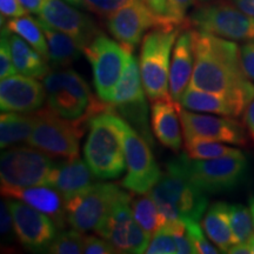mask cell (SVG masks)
I'll return each mask as SVG.
<instances>
[{
    "label": "cell",
    "mask_w": 254,
    "mask_h": 254,
    "mask_svg": "<svg viewBox=\"0 0 254 254\" xmlns=\"http://www.w3.org/2000/svg\"><path fill=\"white\" fill-rule=\"evenodd\" d=\"M36 123V114L2 112L0 117V147L27 141Z\"/></svg>",
    "instance_id": "obj_28"
},
{
    "label": "cell",
    "mask_w": 254,
    "mask_h": 254,
    "mask_svg": "<svg viewBox=\"0 0 254 254\" xmlns=\"http://www.w3.org/2000/svg\"><path fill=\"white\" fill-rule=\"evenodd\" d=\"M145 94L146 92L142 84L139 60H136L133 53H131L127 59L122 78L114 91L112 103L110 105L118 106V105L146 99Z\"/></svg>",
    "instance_id": "obj_27"
},
{
    "label": "cell",
    "mask_w": 254,
    "mask_h": 254,
    "mask_svg": "<svg viewBox=\"0 0 254 254\" xmlns=\"http://www.w3.org/2000/svg\"><path fill=\"white\" fill-rule=\"evenodd\" d=\"M152 131L161 145L178 152L183 146V125L179 113V103L173 99L152 101Z\"/></svg>",
    "instance_id": "obj_20"
},
{
    "label": "cell",
    "mask_w": 254,
    "mask_h": 254,
    "mask_svg": "<svg viewBox=\"0 0 254 254\" xmlns=\"http://www.w3.org/2000/svg\"><path fill=\"white\" fill-rule=\"evenodd\" d=\"M0 233H1L2 241H5L6 244L11 243L13 239V218H12L7 200H2L0 204Z\"/></svg>",
    "instance_id": "obj_39"
},
{
    "label": "cell",
    "mask_w": 254,
    "mask_h": 254,
    "mask_svg": "<svg viewBox=\"0 0 254 254\" xmlns=\"http://www.w3.org/2000/svg\"><path fill=\"white\" fill-rule=\"evenodd\" d=\"M124 192L116 184H93L80 194L66 200L67 224L82 233L88 231L99 233Z\"/></svg>",
    "instance_id": "obj_10"
},
{
    "label": "cell",
    "mask_w": 254,
    "mask_h": 254,
    "mask_svg": "<svg viewBox=\"0 0 254 254\" xmlns=\"http://www.w3.org/2000/svg\"><path fill=\"white\" fill-rule=\"evenodd\" d=\"M196 5V0H167V17L177 26L186 27L187 13Z\"/></svg>",
    "instance_id": "obj_37"
},
{
    "label": "cell",
    "mask_w": 254,
    "mask_h": 254,
    "mask_svg": "<svg viewBox=\"0 0 254 254\" xmlns=\"http://www.w3.org/2000/svg\"><path fill=\"white\" fill-rule=\"evenodd\" d=\"M238 8L254 18V0H230Z\"/></svg>",
    "instance_id": "obj_45"
},
{
    "label": "cell",
    "mask_w": 254,
    "mask_h": 254,
    "mask_svg": "<svg viewBox=\"0 0 254 254\" xmlns=\"http://www.w3.org/2000/svg\"><path fill=\"white\" fill-rule=\"evenodd\" d=\"M55 166L49 155L32 146L9 148L0 158L1 185L49 186Z\"/></svg>",
    "instance_id": "obj_12"
},
{
    "label": "cell",
    "mask_w": 254,
    "mask_h": 254,
    "mask_svg": "<svg viewBox=\"0 0 254 254\" xmlns=\"http://www.w3.org/2000/svg\"><path fill=\"white\" fill-rule=\"evenodd\" d=\"M146 4L148 5V7H150L152 11H153V13L155 15H158L159 18L164 19V20L168 21V23L173 24L172 21L170 20L167 17V0H145ZM174 25V24H173ZM177 26V25H176Z\"/></svg>",
    "instance_id": "obj_43"
},
{
    "label": "cell",
    "mask_w": 254,
    "mask_h": 254,
    "mask_svg": "<svg viewBox=\"0 0 254 254\" xmlns=\"http://www.w3.org/2000/svg\"><path fill=\"white\" fill-rule=\"evenodd\" d=\"M37 19L45 33L50 50V62L52 65L59 68L71 66L81 56V52H84L81 47L66 33L51 26L39 17Z\"/></svg>",
    "instance_id": "obj_24"
},
{
    "label": "cell",
    "mask_w": 254,
    "mask_h": 254,
    "mask_svg": "<svg viewBox=\"0 0 254 254\" xmlns=\"http://www.w3.org/2000/svg\"><path fill=\"white\" fill-rule=\"evenodd\" d=\"M194 46L192 32L183 30L178 36L173 50L170 68V94L177 103L182 99L184 92L189 87L194 69Z\"/></svg>",
    "instance_id": "obj_21"
},
{
    "label": "cell",
    "mask_w": 254,
    "mask_h": 254,
    "mask_svg": "<svg viewBox=\"0 0 254 254\" xmlns=\"http://www.w3.org/2000/svg\"><path fill=\"white\" fill-rule=\"evenodd\" d=\"M186 27L233 41L254 39V18L224 0L206 1L193 9Z\"/></svg>",
    "instance_id": "obj_8"
},
{
    "label": "cell",
    "mask_w": 254,
    "mask_h": 254,
    "mask_svg": "<svg viewBox=\"0 0 254 254\" xmlns=\"http://www.w3.org/2000/svg\"><path fill=\"white\" fill-rule=\"evenodd\" d=\"M132 196L133 193L124 192L98 233L109 240L118 253H146L151 241V234L144 231L133 215Z\"/></svg>",
    "instance_id": "obj_13"
},
{
    "label": "cell",
    "mask_w": 254,
    "mask_h": 254,
    "mask_svg": "<svg viewBox=\"0 0 254 254\" xmlns=\"http://www.w3.org/2000/svg\"><path fill=\"white\" fill-rule=\"evenodd\" d=\"M194 46V69L190 86L215 93L244 111L254 98V82L244 72L240 47L233 40L190 28Z\"/></svg>",
    "instance_id": "obj_1"
},
{
    "label": "cell",
    "mask_w": 254,
    "mask_h": 254,
    "mask_svg": "<svg viewBox=\"0 0 254 254\" xmlns=\"http://www.w3.org/2000/svg\"><path fill=\"white\" fill-rule=\"evenodd\" d=\"M8 34L9 31L7 28H2L1 41H0V79L12 77L18 72L14 66L13 58H12Z\"/></svg>",
    "instance_id": "obj_36"
},
{
    "label": "cell",
    "mask_w": 254,
    "mask_h": 254,
    "mask_svg": "<svg viewBox=\"0 0 254 254\" xmlns=\"http://www.w3.org/2000/svg\"><path fill=\"white\" fill-rule=\"evenodd\" d=\"M202 228L221 253H227L234 244L226 202L218 201L209 206L202 219Z\"/></svg>",
    "instance_id": "obj_26"
},
{
    "label": "cell",
    "mask_w": 254,
    "mask_h": 254,
    "mask_svg": "<svg viewBox=\"0 0 254 254\" xmlns=\"http://www.w3.org/2000/svg\"><path fill=\"white\" fill-rule=\"evenodd\" d=\"M47 107L63 118L88 123L95 113L111 106L93 97L84 78L73 69L52 71L44 78Z\"/></svg>",
    "instance_id": "obj_4"
},
{
    "label": "cell",
    "mask_w": 254,
    "mask_h": 254,
    "mask_svg": "<svg viewBox=\"0 0 254 254\" xmlns=\"http://www.w3.org/2000/svg\"><path fill=\"white\" fill-rule=\"evenodd\" d=\"M1 194L5 198L18 199L41 213L49 215L58 228H65L67 225L65 199L55 187L40 186H7L1 185Z\"/></svg>",
    "instance_id": "obj_19"
},
{
    "label": "cell",
    "mask_w": 254,
    "mask_h": 254,
    "mask_svg": "<svg viewBox=\"0 0 254 254\" xmlns=\"http://www.w3.org/2000/svg\"><path fill=\"white\" fill-rule=\"evenodd\" d=\"M147 254H173L178 253L176 238L173 233V222L166 221L152 236L150 245L146 250Z\"/></svg>",
    "instance_id": "obj_34"
},
{
    "label": "cell",
    "mask_w": 254,
    "mask_h": 254,
    "mask_svg": "<svg viewBox=\"0 0 254 254\" xmlns=\"http://www.w3.org/2000/svg\"><path fill=\"white\" fill-rule=\"evenodd\" d=\"M113 118L122 132L125 148L127 174L122 185L136 194L150 192L163 173L152 153V146L116 111Z\"/></svg>",
    "instance_id": "obj_9"
},
{
    "label": "cell",
    "mask_w": 254,
    "mask_h": 254,
    "mask_svg": "<svg viewBox=\"0 0 254 254\" xmlns=\"http://www.w3.org/2000/svg\"><path fill=\"white\" fill-rule=\"evenodd\" d=\"M185 152L192 159H214L221 157H241L243 152L224 142L193 138L185 140Z\"/></svg>",
    "instance_id": "obj_31"
},
{
    "label": "cell",
    "mask_w": 254,
    "mask_h": 254,
    "mask_svg": "<svg viewBox=\"0 0 254 254\" xmlns=\"http://www.w3.org/2000/svg\"><path fill=\"white\" fill-rule=\"evenodd\" d=\"M65 1L68 2V4L73 5V6H75V7H81V8L86 7L85 0H65Z\"/></svg>",
    "instance_id": "obj_48"
},
{
    "label": "cell",
    "mask_w": 254,
    "mask_h": 254,
    "mask_svg": "<svg viewBox=\"0 0 254 254\" xmlns=\"http://www.w3.org/2000/svg\"><path fill=\"white\" fill-rule=\"evenodd\" d=\"M5 27L12 33L23 38L37 52H39L46 62H50L49 44L43 28L38 23V19H33L27 14L24 17L12 18L6 23Z\"/></svg>",
    "instance_id": "obj_29"
},
{
    "label": "cell",
    "mask_w": 254,
    "mask_h": 254,
    "mask_svg": "<svg viewBox=\"0 0 254 254\" xmlns=\"http://www.w3.org/2000/svg\"><path fill=\"white\" fill-rule=\"evenodd\" d=\"M179 104L184 109L193 112H205L218 114V116L238 118L244 113V110L236 103L222 97V95L209 93V92L196 90L194 87L186 88Z\"/></svg>",
    "instance_id": "obj_23"
},
{
    "label": "cell",
    "mask_w": 254,
    "mask_h": 254,
    "mask_svg": "<svg viewBox=\"0 0 254 254\" xmlns=\"http://www.w3.org/2000/svg\"><path fill=\"white\" fill-rule=\"evenodd\" d=\"M185 227L189 234L190 241H192L193 247L195 250V254H217L220 253V250L212 245L209 241L206 239L201 226L199 221H187L185 222Z\"/></svg>",
    "instance_id": "obj_35"
},
{
    "label": "cell",
    "mask_w": 254,
    "mask_h": 254,
    "mask_svg": "<svg viewBox=\"0 0 254 254\" xmlns=\"http://www.w3.org/2000/svg\"><path fill=\"white\" fill-rule=\"evenodd\" d=\"M74 7L63 0H45L38 17L74 39L84 51L101 32L87 14Z\"/></svg>",
    "instance_id": "obj_17"
},
{
    "label": "cell",
    "mask_w": 254,
    "mask_h": 254,
    "mask_svg": "<svg viewBox=\"0 0 254 254\" xmlns=\"http://www.w3.org/2000/svg\"><path fill=\"white\" fill-rule=\"evenodd\" d=\"M247 243H249V245L251 247V253L254 254V233L252 234V236H251V238L249 239V241H247Z\"/></svg>",
    "instance_id": "obj_49"
},
{
    "label": "cell",
    "mask_w": 254,
    "mask_h": 254,
    "mask_svg": "<svg viewBox=\"0 0 254 254\" xmlns=\"http://www.w3.org/2000/svg\"><path fill=\"white\" fill-rule=\"evenodd\" d=\"M240 59L247 78L254 82V39L240 46Z\"/></svg>",
    "instance_id": "obj_41"
},
{
    "label": "cell",
    "mask_w": 254,
    "mask_h": 254,
    "mask_svg": "<svg viewBox=\"0 0 254 254\" xmlns=\"http://www.w3.org/2000/svg\"><path fill=\"white\" fill-rule=\"evenodd\" d=\"M200 1H202V2H206V1H209V0H200Z\"/></svg>",
    "instance_id": "obj_51"
},
{
    "label": "cell",
    "mask_w": 254,
    "mask_h": 254,
    "mask_svg": "<svg viewBox=\"0 0 254 254\" xmlns=\"http://www.w3.org/2000/svg\"><path fill=\"white\" fill-rule=\"evenodd\" d=\"M176 159L190 182L206 194L236 190L245 182L249 173V161L245 155L192 159L185 153Z\"/></svg>",
    "instance_id": "obj_6"
},
{
    "label": "cell",
    "mask_w": 254,
    "mask_h": 254,
    "mask_svg": "<svg viewBox=\"0 0 254 254\" xmlns=\"http://www.w3.org/2000/svg\"><path fill=\"white\" fill-rule=\"evenodd\" d=\"M168 25L173 24L155 15L145 0H128L106 17V27L111 36L132 52L150 28Z\"/></svg>",
    "instance_id": "obj_14"
},
{
    "label": "cell",
    "mask_w": 254,
    "mask_h": 254,
    "mask_svg": "<svg viewBox=\"0 0 254 254\" xmlns=\"http://www.w3.org/2000/svg\"><path fill=\"white\" fill-rule=\"evenodd\" d=\"M250 209H251V213H252L253 225H254V198L250 199Z\"/></svg>",
    "instance_id": "obj_50"
},
{
    "label": "cell",
    "mask_w": 254,
    "mask_h": 254,
    "mask_svg": "<svg viewBox=\"0 0 254 254\" xmlns=\"http://www.w3.org/2000/svg\"><path fill=\"white\" fill-rule=\"evenodd\" d=\"M179 31L176 25L155 27L142 39L139 67L146 95L151 101L172 99L170 94L171 53Z\"/></svg>",
    "instance_id": "obj_5"
},
{
    "label": "cell",
    "mask_w": 254,
    "mask_h": 254,
    "mask_svg": "<svg viewBox=\"0 0 254 254\" xmlns=\"http://www.w3.org/2000/svg\"><path fill=\"white\" fill-rule=\"evenodd\" d=\"M86 237L78 230L60 231L57 233L47 253L53 254H80L84 253Z\"/></svg>",
    "instance_id": "obj_33"
},
{
    "label": "cell",
    "mask_w": 254,
    "mask_h": 254,
    "mask_svg": "<svg viewBox=\"0 0 254 254\" xmlns=\"http://www.w3.org/2000/svg\"><path fill=\"white\" fill-rule=\"evenodd\" d=\"M128 0H85L86 8L100 17H109L117 9L123 7Z\"/></svg>",
    "instance_id": "obj_38"
},
{
    "label": "cell",
    "mask_w": 254,
    "mask_h": 254,
    "mask_svg": "<svg viewBox=\"0 0 254 254\" xmlns=\"http://www.w3.org/2000/svg\"><path fill=\"white\" fill-rule=\"evenodd\" d=\"M244 123H245V127L247 132H249L251 140L254 144V98L247 105L245 110V116H244Z\"/></svg>",
    "instance_id": "obj_44"
},
{
    "label": "cell",
    "mask_w": 254,
    "mask_h": 254,
    "mask_svg": "<svg viewBox=\"0 0 254 254\" xmlns=\"http://www.w3.org/2000/svg\"><path fill=\"white\" fill-rule=\"evenodd\" d=\"M183 133L185 140L193 138L208 139L237 146L247 145L245 127L236 118L214 117L190 112L179 104Z\"/></svg>",
    "instance_id": "obj_16"
},
{
    "label": "cell",
    "mask_w": 254,
    "mask_h": 254,
    "mask_svg": "<svg viewBox=\"0 0 254 254\" xmlns=\"http://www.w3.org/2000/svg\"><path fill=\"white\" fill-rule=\"evenodd\" d=\"M0 12L1 18H19L28 13L20 0H0Z\"/></svg>",
    "instance_id": "obj_42"
},
{
    "label": "cell",
    "mask_w": 254,
    "mask_h": 254,
    "mask_svg": "<svg viewBox=\"0 0 254 254\" xmlns=\"http://www.w3.org/2000/svg\"><path fill=\"white\" fill-rule=\"evenodd\" d=\"M7 202L19 243L31 252H47L57 236L55 221L20 200L7 198Z\"/></svg>",
    "instance_id": "obj_15"
},
{
    "label": "cell",
    "mask_w": 254,
    "mask_h": 254,
    "mask_svg": "<svg viewBox=\"0 0 254 254\" xmlns=\"http://www.w3.org/2000/svg\"><path fill=\"white\" fill-rule=\"evenodd\" d=\"M9 46L17 71L27 77L44 79L50 73L47 62L18 34L9 32Z\"/></svg>",
    "instance_id": "obj_25"
},
{
    "label": "cell",
    "mask_w": 254,
    "mask_h": 254,
    "mask_svg": "<svg viewBox=\"0 0 254 254\" xmlns=\"http://www.w3.org/2000/svg\"><path fill=\"white\" fill-rule=\"evenodd\" d=\"M167 221H200L208 206L207 194L184 173L177 159L166 165L157 184L150 190Z\"/></svg>",
    "instance_id": "obj_2"
},
{
    "label": "cell",
    "mask_w": 254,
    "mask_h": 254,
    "mask_svg": "<svg viewBox=\"0 0 254 254\" xmlns=\"http://www.w3.org/2000/svg\"><path fill=\"white\" fill-rule=\"evenodd\" d=\"M131 207L136 222L151 236L167 221L150 192L132 196Z\"/></svg>",
    "instance_id": "obj_30"
},
{
    "label": "cell",
    "mask_w": 254,
    "mask_h": 254,
    "mask_svg": "<svg viewBox=\"0 0 254 254\" xmlns=\"http://www.w3.org/2000/svg\"><path fill=\"white\" fill-rule=\"evenodd\" d=\"M228 215L234 244L247 243L254 233L253 217L251 209L240 204L228 205Z\"/></svg>",
    "instance_id": "obj_32"
},
{
    "label": "cell",
    "mask_w": 254,
    "mask_h": 254,
    "mask_svg": "<svg viewBox=\"0 0 254 254\" xmlns=\"http://www.w3.org/2000/svg\"><path fill=\"white\" fill-rule=\"evenodd\" d=\"M84 253L86 254H113L118 253L114 246L110 243L109 240L101 239L99 237L90 236L86 237V241H85Z\"/></svg>",
    "instance_id": "obj_40"
},
{
    "label": "cell",
    "mask_w": 254,
    "mask_h": 254,
    "mask_svg": "<svg viewBox=\"0 0 254 254\" xmlns=\"http://www.w3.org/2000/svg\"><path fill=\"white\" fill-rule=\"evenodd\" d=\"M111 105L103 112L95 113L88 119L90 128L84 146L85 160L98 179H117L126 168L125 148L122 132L113 118Z\"/></svg>",
    "instance_id": "obj_3"
},
{
    "label": "cell",
    "mask_w": 254,
    "mask_h": 254,
    "mask_svg": "<svg viewBox=\"0 0 254 254\" xmlns=\"http://www.w3.org/2000/svg\"><path fill=\"white\" fill-rule=\"evenodd\" d=\"M230 254H251V247L249 243H239L233 244L228 250Z\"/></svg>",
    "instance_id": "obj_47"
},
{
    "label": "cell",
    "mask_w": 254,
    "mask_h": 254,
    "mask_svg": "<svg viewBox=\"0 0 254 254\" xmlns=\"http://www.w3.org/2000/svg\"><path fill=\"white\" fill-rule=\"evenodd\" d=\"M45 100V85L37 78L14 74L0 81L1 112L36 113L41 110Z\"/></svg>",
    "instance_id": "obj_18"
},
{
    "label": "cell",
    "mask_w": 254,
    "mask_h": 254,
    "mask_svg": "<svg viewBox=\"0 0 254 254\" xmlns=\"http://www.w3.org/2000/svg\"><path fill=\"white\" fill-rule=\"evenodd\" d=\"M84 53L93 69V84L98 98L111 104L127 59L133 52L100 33L85 47Z\"/></svg>",
    "instance_id": "obj_11"
},
{
    "label": "cell",
    "mask_w": 254,
    "mask_h": 254,
    "mask_svg": "<svg viewBox=\"0 0 254 254\" xmlns=\"http://www.w3.org/2000/svg\"><path fill=\"white\" fill-rule=\"evenodd\" d=\"M20 2L25 6L28 12L34 14H39L45 0H20Z\"/></svg>",
    "instance_id": "obj_46"
},
{
    "label": "cell",
    "mask_w": 254,
    "mask_h": 254,
    "mask_svg": "<svg viewBox=\"0 0 254 254\" xmlns=\"http://www.w3.org/2000/svg\"><path fill=\"white\" fill-rule=\"evenodd\" d=\"M33 131L26 141L50 157L78 158L79 139L84 134L86 122H73L63 118L52 110L37 111Z\"/></svg>",
    "instance_id": "obj_7"
},
{
    "label": "cell",
    "mask_w": 254,
    "mask_h": 254,
    "mask_svg": "<svg viewBox=\"0 0 254 254\" xmlns=\"http://www.w3.org/2000/svg\"><path fill=\"white\" fill-rule=\"evenodd\" d=\"M94 178L86 161L80 158L67 159L53 168L49 186L59 190L66 201L90 189L95 184Z\"/></svg>",
    "instance_id": "obj_22"
}]
</instances>
